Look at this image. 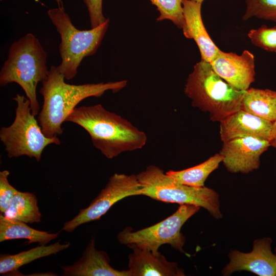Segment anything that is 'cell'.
Returning <instances> with one entry per match:
<instances>
[{"label": "cell", "instance_id": "obj_30", "mask_svg": "<svg viewBox=\"0 0 276 276\" xmlns=\"http://www.w3.org/2000/svg\"><path fill=\"white\" fill-rule=\"evenodd\" d=\"M274 251H275V254L276 255V247H275V248L274 249Z\"/></svg>", "mask_w": 276, "mask_h": 276}, {"label": "cell", "instance_id": "obj_23", "mask_svg": "<svg viewBox=\"0 0 276 276\" xmlns=\"http://www.w3.org/2000/svg\"><path fill=\"white\" fill-rule=\"evenodd\" d=\"M246 5L242 19L252 17L276 22V0H245Z\"/></svg>", "mask_w": 276, "mask_h": 276}, {"label": "cell", "instance_id": "obj_8", "mask_svg": "<svg viewBox=\"0 0 276 276\" xmlns=\"http://www.w3.org/2000/svg\"><path fill=\"white\" fill-rule=\"evenodd\" d=\"M200 209L194 205L181 204L171 216L152 226L136 231L126 227L118 234L117 239L122 244L134 245L154 254H157L159 247L165 244L183 253L186 238L181 228Z\"/></svg>", "mask_w": 276, "mask_h": 276}, {"label": "cell", "instance_id": "obj_3", "mask_svg": "<svg viewBox=\"0 0 276 276\" xmlns=\"http://www.w3.org/2000/svg\"><path fill=\"white\" fill-rule=\"evenodd\" d=\"M48 55L37 37L28 33L14 41L9 49L8 57L0 72V85L15 82L25 91L32 112L39 113L40 106L36 89L39 82L48 77Z\"/></svg>", "mask_w": 276, "mask_h": 276}, {"label": "cell", "instance_id": "obj_26", "mask_svg": "<svg viewBox=\"0 0 276 276\" xmlns=\"http://www.w3.org/2000/svg\"><path fill=\"white\" fill-rule=\"evenodd\" d=\"M88 12L91 28L104 23L106 20L103 14L102 0H83Z\"/></svg>", "mask_w": 276, "mask_h": 276}, {"label": "cell", "instance_id": "obj_14", "mask_svg": "<svg viewBox=\"0 0 276 276\" xmlns=\"http://www.w3.org/2000/svg\"><path fill=\"white\" fill-rule=\"evenodd\" d=\"M63 276H131L129 269L119 270L110 264V259L103 250L96 248L91 238L82 256L72 265L62 267Z\"/></svg>", "mask_w": 276, "mask_h": 276}, {"label": "cell", "instance_id": "obj_10", "mask_svg": "<svg viewBox=\"0 0 276 276\" xmlns=\"http://www.w3.org/2000/svg\"><path fill=\"white\" fill-rule=\"evenodd\" d=\"M270 146L267 140L247 136L223 142L219 153L228 171L245 174L259 168L261 155Z\"/></svg>", "mask_w": 276, "mask_h": 276}, {"label": "cell", "instance_id": "obj_6", "mask_svg": "<svg viewBox=\"0 0 276 276\" xmlns=\"http://www.w3.org/2000/svg\"><path fill=\"white\" fill-rule=\"evenodd\" d=\"M47 13L61 38L59 50L61 62L56 68L66 80H71L76 76L83 59L96 52L109 20L90 30H80L74 26L64 8L50 9Z\"/></svg>", "mask_w": 276, "mask_h": 276}, {"label": "cell", "instance_id": "obj_4", "mask_svg": "<svg viewBox=\"0 0 276 276\" xmlns=\"http://www.w3.org/2000/svg\"><path fill=\"white\" fill-rule=\"evenodd\" d=\"M245 91L231 86L215 72L210 62L202 60L194 65L185 87L192 105L219 122L241 109Z\"/></svg>", "mask_w": 276, "mask_h": 276}, {"label": "cell", "instance_id": "obj_28", "mask_svg": "<svg viewBox=\"0 0 276 276\" xmlns=\"http://www.w3.org/2000/svg\"><path fill=\"white\" fill-rule=\"evenodd\" d=\"M55 1L56 2L58 7L64 8L62 0H55Z\"/></svg>", "mask_w": 276, "mask_h": 276}, {"label": "cell", "instance_id": "obj_2", "mask_svg": "<svg viewBox=\"0 0 276 276\" xmlns=\"http://www.w3.org/2000/svg\"><path fill=\"white\" fill-rule=\"evenodd\" d=\"M82 127L94 147L108 159L143 148L146 134L101 104L76 107L66 120Z\"/></svg>", "mask_w": 276, "mask_h": 276}, {"label": "cell", "instance_id": "obj_1", "mask_svg": "<svg viewBox=\"0 0 276 276\" xmlns=\"http://www.w3.org/2000/svg\"><path fill=\"white\" fill-rule=\"evenodd\" d=\"M52 65L47 79L43 81L40 93L43 97L42 108L38 121L44 134L48 137H57L63 132L62 125L76 106L84 99L100 97L105 91L117 92L127 84L125 80L106 83L71 84Z\"/></svg>", "mask_w": 276, "mask_h": 276}, {"label": "cell", "instance_id": "obj_24", "mask_svg": "<svg viewBox=\"0 0 276 276\" xmlns=\"http://www.w3.org/2000/svg\"><path fill=\"white\" fill-rule=\"evenodd\" d=\"M248 36L255 45L276 53V26L269 28L263 25L257 29H251Z\"/></svg>", "mask_w": 276, "mask_h": 276}, {"label": "cell", "instance_id": "obj_5", "mask_svg": "<svg viewBox=\"0 0 276 276\" xmlns=\"http://www.w3.org/2000/svg\"><path fill=\"white\" fill-rule=\"evenodd\" d=\"M136 176L141 186L140 195L165 202L198 206L216 219L222 217L219 196L211 188L181 184L154 165L148 166Z\"/></svg>", "mask_w": 276, "mask_h": 276}, {"label": "cell", "instance_id": "obj_16", "mask_svg": "<svg viewBox=\"0 0 276 276\" xmlns=\"http://www.w3.org/2000/svg\"><path fill=\"white\" fill-rule=\"evenodd\" d=\"M201 3L191 0H182L185 25L184 36L196 43L201 59L211 62L220 50L210 37L203 25L201 14Z\"/></svg>", "mask_w": 276, "mask_h": 276}, {"label": "cell", "instance_id": "obj_18", "mask_svg": "<svg viewBox=\"0 0 276 276\" xmlns=\"http://www.w3.org/2000/svg\"><path fill=\"white\" fill-rule=\"evenodd\" d=\"M59 233H49L39 231L27 225L26 223L6 217L2 213L0 215V242L9 240L27 239V244L38 243L45 245L51 241L56 239Z\"/></svg>", "mask_w": 276, "mask_h": 276}, {"label": "cell", "instance_id": "obj_7", "mask_svg": "<svg viewBox=\"0 0 276 276\" xmlns=\"http://www.w3.org/2000/svg\"><path fill=\"white\" fill-rule=\"evenodd\" d=\"M13 99L17 103L15 119L9 126L1 127L0 140L9 158L26 155L39 162L44 148L50 144L59 145L60 141L44 134L28 98L17 94Z\"/></svg>", "mask_w": 276, "mask_h": 276}, {"label": "cell", "instance_id": "obj_29", "mask_svg": "<svg viewBox=\"0 0 276 276\" xmlns=\"http://www.w3.org/2000/svg\"><path fill=\"white\" fill-rule=\"evenodd\" d=\"M202 4L204 0H191Z\"/></svg>", "mask_w": 276, "mask_h": 276}, {"label": "cell", "instance_id": "obj_19", "mask_svg": "<svg viewBox=\"0 0 276 276\" xmlns=\"http://www.w3.org/2000/svg\"><path fill=\"white\" fill-rule=\"evenodd\" d=\"M241 109L264 120H276V91L269 89L248 88L243 96Z\"/></svg>", "mask_w": 276, "mask_h": 276}, {"label": "cell", "instance_id": "obj_12", "mask_svg": "<svg viewBox=\"0 0 276 276\" xmlns=\"http://www.w3.org/2000/svg\"><path fill=\"white\" fill-rule=\"evenodd\" d=\"M210 63L219 76L237 89L246 90L255 81V57L248 50L240 55L220 50Z\"/></svg>", "mask_w": 276, "mask_h": 276}, {"label": "cell", "instance_id": "obj_21", "mask_svg": "<svg viewBox=\"0 0 276 276\" xmlns=\"http://www.w3.org/2000/svg\"><path fill=\"white\" fill-rule=\"evenodd\" d=\"M4 215L9 219L26 223L39 222L41 217L35 195L29 192L18 191Z\"/></svg>", "mask_w": 276, "mask_h": 276}, {"label": "cell", "instance_id": "obj_11", "mask_svg": "<svg viewBox=\"0 0 276 276\" xmlns=\"http://www.w3.org/2000/svg\"><path fill=\"white\" fill-rule=\"evenodd\" d=\"M272 242L269 237L256 239L252 250L247 253L231 250L228 256L229 262L222 274L228 276L235 271H247L259 276H275L276 255L271 250Z\"/></svg>", "mask_w": 276, "mask_h": 276}, {"label": "cell", "instance_id": "obj_15", "mask_svg": "<svg viewBox=\"0 0 276 276\" xmlns=\"http://www.w3.org/2000/svg\"><path fill=\"white\" fill-rule=\"evenodd\" d=\"M132 249L128 256V269L131 276H183V270L175 262L167 261L159 252L141 248L134 245L128 246Z\"/></svg>", "mask_w": 276, "mask_h": 276}, {"label": "cell", "instance_id": "obj_25", "mask_svg": "<svg viewBox=\"0 0 276 276\" xmlns=\"http://www.w3.org/2000/svg\"><path fill=\"white\" fill-rule=\"evenodd\" d=\"M10 172L8 170L0 172V211L4 214L18 191L8 181Z\"/></svg>", "mask_w": 276, "mask_h": 276}, {"label": "cell", "instance_id": "obj_13", "mask_svg": "<svg viewBox=\"0 0 276 276\" xmlns=\"http://www.w3.org/2000/svg\"><path fill=\"white\" fill-rule=\"evenodd\" d=\"M272 124L240 109L220 122V139L224 142L251 136L269 141Z\"/></svg>", "mask_w": 276, "mask_h": 276}, {"label": "cell", "instance_id": "obj_27", "mask_svg": "<svg viewBox=\"0 0 276 276\" xmlns=\"http://www.w3.org/2000/svg\"><path fill=\"white\" fill-rule=\"evenodd\" d=\"M269 142L270 146L276 149V120L272 124L271 135Z\"/></svg>", "mask_w": 276, "mask_h": 276}, {"label": "cell", "instance_id": "obj_9", "mask_svg": "<svg viewBox=\"0 0 276 276\" xmlns=\"http://www.w3.org/2000/svg\"><path fill=\"white\" fill-rule=\"evenodd\" d=\"M140 189L136 175L114 173L87 208L80 210L72 219L64 223L62 230L72 233L83 224L99 220L118 201L140 195Z\"/></svg>", "mask_w": 276, "mask_h": 276}, {"label": "cell", "instance_id": "obj_17", "mask_svg": "<svg viewBox=\"0 0 276 276\" xmlns=\"http://www.w3.org/2000/svg\"><path fill=\"white\" fill-rule=\"evenodd\" d=\"M70 243L61 244L57 241L51 245H41L29 250L10 255L1 254L0 256V273L4 274L14 273L18 269L33 261L49 256L67 249Z\"/></svg>", "mask_w": 276, "mask_h": 276}, {"label": "cell", "instance_id": "obj_20", "mask_svg": "<svg viewBox=\"0 0 276 276\" xmlns=\"http://www.w3.org/2000/svg\"><path fill=\"white\" fill-rule=\"evenodd\" d=\"M222 162V156L217 153L194 167L179 171L169 170L166 173L181 184L202 187L210 174L218 168Z\"/></svg>", "mask_w": 276, "mask_h": 276}, {"label": "cell", "instance_id": "obj_22", "mask_svg": "<svg viewBox=\"0 0 276 276\" xmlns=\"http://www.w3.org/2000/svg\"><path fill=\"white\" fill-rule=\"evenodd\" d=\"M157 7L159 16L157 20H171L178 28L185 25V19L182 5V0H150Z\"/></svg>", "mask_w": 276, "mask_h": 276}]
</instances>
